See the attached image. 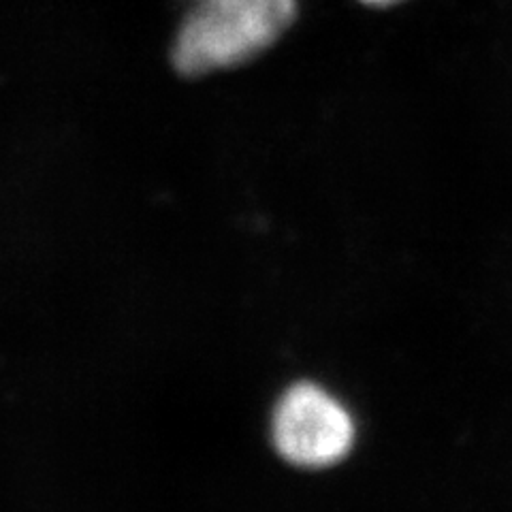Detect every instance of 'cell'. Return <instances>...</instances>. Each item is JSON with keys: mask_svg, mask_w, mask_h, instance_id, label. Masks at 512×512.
Returning a JSON list of instances; mask_svg holds the SVG:
<instances>
[{"mask_svg": "<svg viewBox=\"0 0 512 512\" xmlns=\"http://www.w3.org/2000/svg\"><path fill=\"white\" fill-rule=\"evenodd\" d=\"M297 0H195L175 35L173 67L186 77L239 67L293 24Z\"/></svg>", "mask_w": 512, "mask_h": 512, "instance_id": "6da1fadb", "label": "cell"}, {"mask_svg": "<svg viewBox=\"0 0 512 512\" xmlns=\"http://www.w3.org/2000/svg\"><path fill=\"white\" fill-rule=\"evenodd\" d=\"M361 3L370 5V7H389V5L399 3V0H361Z\"/></svg>", "mask_w": 512, "mask_h": 512, "instance_id": "3957f363", "label": "cell"}, {"mask_svg": "<svg viewBox=\"0 0 512 512\" xmlns=\"http://www.w3.org/2000/svg\"><path fill=\"white\" fill-rule=\"evenodd\" d=\"M271 438L288 463L320 470L340 463L352 451L357 425L331 391L316 382H297L278 399Z\"/></svg>", "mask_w": 512, "mask_h": 512, "instance_id": "7a4b0ae2", "label": "cell"}]
</instances>
